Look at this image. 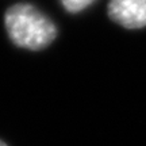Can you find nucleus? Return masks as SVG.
<instances>
[{
    "instance_id": "nucleus-1",
    "label": "nucleus",
    "mask_w": 146,
    "mask_h": 146,
    "mask_svg": "<svg viewBox=\"0 0 146 146\" xmlns=\"http://www.w3.org/2000/svg\"><path fill=\"white\" fill-rule=\"evenodd\" d=\"M4 25L11 41L29 50L45 49L57 36V29L52 19L29 3L10 7L5 11Z\"/></svg>"
},
{
    "instance_id": "nucleus-2",
    "label": "nucleus",
    "mask_w": 146,
    "mask_h": 146,
    "mask_svg": "<svg viewBox=\"0 0 146 146\" xmlns=\"http://www.w3.org/2000/svg\"><path fill=\"white\" fill-rule=\"evenodd\" d=\"M108 15L126 29L146 27V0H110Z\"/></svg>"
},
{
    "instance_id": "nucleus-3",
    "label": "nucleus",
    "mask_w": 146,
    "mask_h": 146,
    "mask_svg": "<svg viewBox=\"0 0 146 146\" xmlns=\"http://www.w3.org/2000/svg\"><path fill=\"white\" fill-rule=\"evenodd\" d=\"M61 4L65 10L70 14H77L80 11L88 8L89 5H92L96 0H60Z\"/></svg>"
},
{
    "instance_id": "nucleus-4",
    "label": "nucleus",
    "mask_w": 146,
    "mask_h": 146,
    "mask_svg": "<svg viewBox=\"0 0 146 146\" xmlns=\"http://www.w3.org/2000/svg\"><path fill=\"white\" fill-rule=\"evenodd\" d=\"M0 146H7V145H5V143H4L3 141H0Z\"/></svg>"
}]
</instances>
